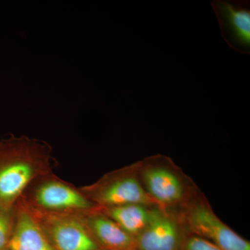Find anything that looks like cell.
<instances>
[{
	"mask_svg": "<svg viewBox=\"0 0 250 250\" xmlns=\"http://www.w3.org/2000/svg\"><path fill=\"white\" fill-rule=\"evenodd\" d=\"M54 159L48 143L27 136L0 141V205L14 207L29 184L53 172Z\"/></svg>",
	"mask_w": 250,
	"mask_h": 250,
	"instance_id": "cell-1",
	"label": "cell"
},
{
	"mask_svg": "<svg viewBox=\"0 0 250 250\" xmlns=\"http://www.w3.org/2000/svg\"><path fill=\"white\" fill-rule=\"evenodd\" d=\"M18 201L27 208L55 213H83L98 208L80 187L59 178L53 172L33 181Z\"/></svg>",
	"mask_w": 250,
	"mask_h": 250,
	"instance_id": "cell-2",
	"label": "cell"
},
{
	"mask_svg": "<svg viewBox=\"0 0 250 250\" xmlns=\"http://www.w3.org/2000/svg\"><path fill=\"white\" fill-rule=\"evenodd\" d=\"M24 207L42 229L54 250H104L90 232L83 213H55Z\"/></svg>",
	"mask_w": 250,
	"mask_h": 250,
	"instance_id": "cell-3",
	"label": "cell"
},
{
	"mask_svg": "<svg viewBox=\"0 0 250 250\" xmlns=\"http://www.w3.org/2000/svg\"><path fill=\"white\" fill-rule=\"evenodd\" d=\"M132 169L115 171L95 183L80 187V190L98 208L155 205Z\"/></svg>",
	"mask_w": 250,
	"mask_h": 250,
	"instance_id": "cell-4",
	"label": "cell"
},
{
	"mask_svg": "<svg viewBox=\"0 0 250 250\" xmlns=\"http://www.w3.org/2000/svg\"><path fill=\"white\" fill-rule=\"evenodd\" d=\"M211 6L225 42L236 52L250 54V1L215 0Z\"/></svg>",
	"mask_w": 250,
	"mask_h": 250,
	"instance_id": "cell-5",
	"label": "cell"
},
{
	"mask_svg": "<svg viewBox=\"0 0 250 250\" xmlns=\"http://www.w3.org/2000/svg\"><path fill=\"white\" fill-rule=\"evenodd\" d=\"M187 220L193 234L208 240L222 250H250V242L225 225L208 206H192L188 210Z\"/></svg>",
	"mask_w": 250,
	"mask_h": 250,
	"instance_id": "cell-6",
	"label": "cell"
},
{
	"mask_svg": "<svg viewBox=\"0 0 250 250\" xmlns=\"http://www.w3.org/2000/svg\"><path fill=\"white\" fill-rule=\"evenodd\" d=\"M183 240L173 219L154 210L147 227L135 237V246L136 250H180Z\"/></svg>",
	"mask_w": 250,
	"mask_h": 250,
	"instance_id": "cell-7",
	"label": "cell"
},
{
	"mask_svg": "<svg viewBox=\"0 0 250 250\" xmlns=\"http://www.w3.org/2000/svg\"><path fill=\"white\" fill-rule=\"evenodd\" d=\"M90 232L104 250H136L135 238L98 208L83 213Z\"/></svg>",
	"mask_w": 250,
	"mask_h": 250,
	"instance_id": "cell-8",
	"label": "cell"
},
{
	"mask_svg": "<svg viewBox=\"0 0 250 250\" xmlns=\"http://www.w3.org/2000/svg\"><path fill=\"white\" fill-rule=\"evenodd\" d=\"M8 250H54L35 219L18 201Z\"/></svg>",
	"mask_w": 250,
	"mask_h": 250,
	"instance_id": "cell-9",
	"label": "cell"
},
{
	"mask_svg": "<svg viewBox=\"0 0 250 250\" xmlns=\"http://www.w3.org/2000/svg\"><path fill=\"white\" fill-rule=\"evenodd\" d=\"M145 170L143 179L146 191L156 204L173 205L183 199L182 182L168 168L161 166H150Z\"/></svg>",
	"mask_w": 250,
	"mask_h": 250,
	"instance_id": "cell-10",
	"label": "cell"
},
{
	"mask_svg": "<svg viewBox=\"0 0 250 250\" xmlns=\"http://www.w3.org/2000/svg\"><path fill=\"white\" fill-rule=\"evenodd\" d=\"M98 208L134 238L147 227L154 212L147 206L141 205Z\"/></svg>",
	"mask_w": 250,
	"mask_h": 250,
	"instance_id": "cell-11",
	"label": "cell"
},
{
	"mask_svg": "<svg viewBox=\"0 0 250 250\" xmlns=\"http://www.w3.org/2000/svg\"><path fill=\"white\" fill-rule=\"evenodd\" d=\"M16 205H0V250H8L14 229Z\"/></svg>",
	"mask_w": 250,
	"mask_h": 250,
	"instance_id": "cell-12",
	"label": "cell"
},
{
	"mask_svg": "<svg viewBox=\"0 0 250 250\" xmlns=\"http://www.w3.org/2000/svg\"><path fill=\"white\" fill-rule=\"evenodd\" d=\"M180 250H222L218 246L196 235L184 238Z\"/></svg>",
	"mask_w": 250,
	"mask_h": 250,
	"instance_id": "cell-13",
	"label": "cell"
}]
</instances>
